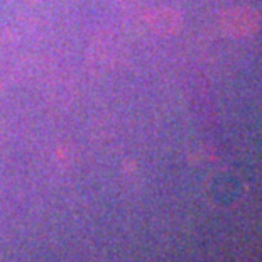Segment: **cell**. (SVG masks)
<instances>
[{
    "label": "cell",
    "mask_w": 262,
    "mask_h": 262,
    "mask_svg": "<svg viewBox=\"0 0 262 262\" xmlns=\"http://www.w3.org/2000/svg\"><path fill=\"white\" fill-rule=\"evenodd\" d=\"M260 24L259 14L250 7H233L220 15V27L233 39L249 37L257 32Z\"/></svg>",
    "instance_id": "6da1fadb"
},
{
    "label": "cell",
    "mask_w": 262,
    "mask_h": 262,
    "mask_svg": "<svg viewBox=\"0 0 262 262\" xmlns=\"http://www.w3.org/2000/svg\"><path fill=\"white\" fill-rule=\"evenodd\" d=\"M147 26L159 36H171L176 34L183 26L181 14L174 9L161 7L154 9L147 14Z\"/></svg>",
    "instance_id": "7a4b0ae2"
},
{
    "label": "cell",
    "mask_w": 262,
    "mask_h": 262,
    "mask_svg": "<svg viewBox=\"0 0 262 262\" xmlns=\"http://www.w3.org/2000/svg\"><path fill=\"white\" fill-rule=\"evenodd\" d=\"M27 4H31V5H37V4H41L42 0H26Z\"/></svg>",
    "instance_id": "3957f363"
}]
</instances>
